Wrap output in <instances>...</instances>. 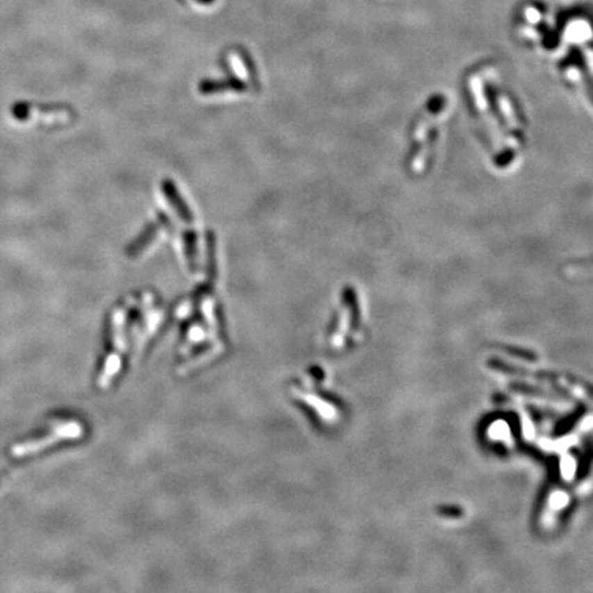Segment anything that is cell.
Instances as JSON below:
<instances>
[{"instance_id": "6da1fadb", "label": "cell", "mask_w": 593, "mask_h": 593, "mask_svg": "<svg viewBox=\"0 0 593 593\" xmlns=\"http://www.w3.org/2000/svg\"><path fill=\"white\" fill-rule=\"evenodd\" d=\"M83 435V426L79 422H65L59 423L53 430L35 439H29L25 442L15 444L11 448V455L14 457H26L32 455H38L43 452L46 448L53 446L55 444L66 439H74Z\"/></svg>"}, {"instance_id": "7a4b0ae2", "label": "cell", "mask_w": 593, "mask_h": 593, "mask_svg": "<svg viewBox=\"0 0 593 593\" xmlns=\"http://www.w3.org/2000/svg\"><path fill=\"white\" fill-rule=\"evenodd\" d=\"M584 67L581 69L583 70V73H584V81H585V87H587V94H588V97H590V99L592 101L593 104V79L590 76V73H588V70H587V67H585V65H583Z\"/></svg>"}, {"instance_id": "3957f363", "label": "cell", "mask_w": 593, "mask_h": 593, "mask_svg": "<svg viewBox=\"0 0 593 593\" xmlns=\"http://www.w3.org/2000/svg\"><path fill=\"white\" fill-rule=\"evenodd\" d=\"M583 264H584V267H593V259H588V260L581 261V264H578V267H581Z\"/></svg>"}]
</instances>
